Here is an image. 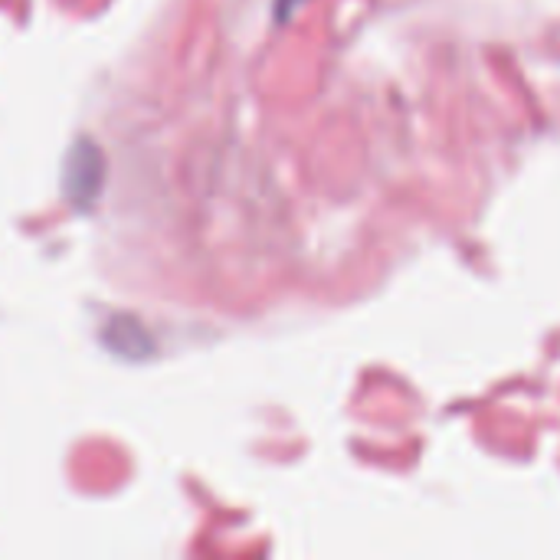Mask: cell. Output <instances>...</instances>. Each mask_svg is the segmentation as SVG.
<instances>
[{
	"label": "cell",
	"instance_id": "obj_1",
	"mask_svg": "<svg viewBox=\"0 0 560 560\" xmlns=\"http://www.w3.org/2000/svg\"><path fill=\"white\" fill-rule=\"evenodd\" d=\"M299 3H305V0H276V10H279V20H285L292 10H299Z\"/></svg>",
	"mask_w": 560,
	"mask_h": 560
}]
</instances>
